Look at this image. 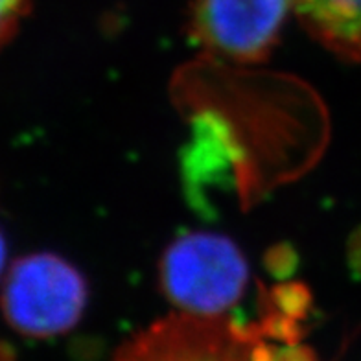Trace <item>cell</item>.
Masks as SVG:
<instances>
[{
  "instance_id": "obj_1",
  "label": "cell",
  "mask_w": 361,
  "mask_h": 361,
  "mask_svg": "<svg viewBox=\"0 0 361 361\" xmlns=\"http://www.w3.org/2000/svg\"><path fill=\"white\" fill-rule=\"evenodd\" d=\"M299 291L273 295L258 323L176 312L129 339L111 361H317L302 343Z\"/></svg>"
},
{
  "instance_id": "obj_2",
  "label": "cell",
  "mask_w": 361,
  "mask_h": 361,
  "mask_svg": "<svg viewBox=\"0 0 361 361\" xmlns=\"http://www.w3.org/2000/svg\"><path fill=\"white\" fill-rule=\"evenodd\" d=\"M249 269L236 243L216 233H188L161 260V286L177 312L218 317L242 299Z\"/></svg>"
},
{
  "instance_id": "obj_3",
  "label": "cell",
  "mask_w": 361,
  "mask_h": 361,
  "mask_svg": "<svg viewBox=\"0 0 361 361\" xmlns=\"http://www.w3.org/2000/svg\"><path fill=\"white\" fill-rule=\"evenodd\" d=\"M87 306V282L71 262L35 252L8 271L0 308L13 330L28 338H54L76 326Z\"/></svg>"
},
{
  "instance_id": "obj_4",
  "label": "cell",
  "mask_w": 361,
  "mask_h": 361,
  "mask_svg": "<svg viewBox=\"0 0 361 361\" xmlns=\"http://www.w3.org/2000/svg\"><path fill=\"white\" fill-rule=\"evenodd\" d=\"M291 0H192L195 43L233 61L266 59L281 37Z\"/></svg>"
},
{
  "instance_id": "obj_5",
  "label": "cell",
  "mask_w": 361,
  "mask_h": 361,
  "mask_svg": "<svg viewBox=\"0 0 361 361\" xmlns=\"http://www.w3.org/2000/svg\"><path fill=\"white\" fill-rule=\"evenodd\" d=\"M291 11L330 52L361 63V0H291Z\"/></svg>"
},
{
  "instance_id": "obj_6",
  "label": "cell",
  "mask_w": 361,
  "mask_h": 361,
  "mask_svg": "<svg viewBox=\"0 0 361 361\" xmlns=\"http://www.w3.org/2000/svg\"><path fill=\"white\" fill-rule=\"evenodd\" d=\"M28 8V0H0V48L17 34Z\"/></svg>"
},
{
  "instance_id": "obj_7",
  "label": "cell",
  "mask_w": 361,
  "mask_h": 361,
  "mask_svg": "<svg viewBox=\"0 0 361 361\" xmlns=\"http://www.w3.org/2000/svg\"><path fill=\"white\" fill-rule=\"evenodd\" d=\"M6 255H8V247H6L4 234H2V231H0V275H2V269H4Z\"/></svg>"
}]
</instances>
